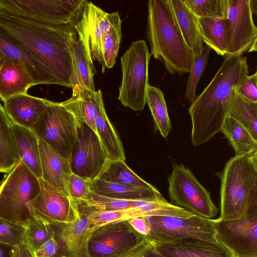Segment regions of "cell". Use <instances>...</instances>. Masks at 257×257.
Instances as JSON below:
<instances>
[{"label":"cell","instance_id":"cell-11","mask_svg":"<svg viewBox=\"0 0 257 257\" xmlns=\"http://www.w3.org/2000/svg\"><path fill=\"white\" fill-rule=\"evenodd\" d=\"M77 139L69 159L71 170L88 181L97 179L109 160L97 134L85 123L77 124Z\"/></svg>","mask_w":257,"mask_h":257},{"label":"cell","instance_id":"cell-38","mask_svg":"<svg viewBox=\"0 0 257 257\" xmlns=\"http://www.w3.org/2000/svg\"><path fill=\"white\" fill-rule=\"evenodd\" d=\"M211 50L206 45L199 54L193 57L185 93V99L190 103L196 97L197 86L207 65Z\"/></svg>","mask_w":257,"mask_h":257},{"label":"cell","instance_id":"cell-44","mask_svg":"<svg viewBox=\"0 0 257 257\" xmlns=\"http://www.w3.org/2000/svg\"><path fill=\"white\" fill-rule=\"evenodd\" d=\"M61 244L56 235L45 242L34 251V257H58V252Z\"/></svg>","mask_w":257,"mask_h":257},{"label":"cell","instance_id":"cell-7","mask_svg":"<svg viewBox=\"0 0 257 257\" xmlns=\"http://www.w3.org/2000/svg\"><path fill=\"white\" fill-rule=\"evenodd\" d=\"M151 242L127 220L95 229L88 242V257H137Z\"/></svg>","mask_w":257,"mask_h":257},{"label":"cell","instance_id":"cell-40","mask_svg":"<svg viewBox=\"0 0 257 257\" xmlns=\"http://www.w3.org/2000/svg\"><path fill=\"white\" fill-rule=\"evenodd\" d=\"M83 201L93 210L111 211L124 210L137 207V200H125L100 195L90 191Z\"/></svg>","mask_w":257,"mask_h":257},{"label":"cell","instance_id":"cell-3","mask_svg":"<svg viewBox=\"0 0 257 257\" xmlns=\"http://www.w3.org/2000/svg\"><path fill=\"white\" fill-rule=\"evenodd\" d=\"M146 36L151 55L168 72L181 75L189 72L193 55L186 45L166 0L148 2Z\"/></svg>","mask_w":257,"mask_h":257},{"label":"cell","instance_id":"cell-42","mask_svg":"<svg viewBox=\"0 0 257 257\" xmlns=\"http://www.w3.org/2000/svg\"><path fill=\"white\" fill-rule=\"evenodd\" d=\"M90 181L71 174L69 181V196L74 201L84 200L90 192Z\"/></svg>","mask_w":257,"mask_h":257},{"label":"cell","instance_id":"cell-1","mask_svg":"<svg viewBox=\"0 0 257 257\" xmlns=\"http://www.w3.org/2000/svg\"><path fill=\"white\" fill-rule=\"evenodd\" d=\"M0 28L32 53L55 84L71 87V48L78 39L72 25L48 24L0 11Z\"/></svg>","mask_w":257,"mask_h":257},{"label":"cell","instance_id":"cell-37","mask_svg":"<svg viewBox=\"0 0 257 257\" xmlns=\"http://www.w3.org/2000/svg\"><path fill=\"white\" fill-rule=\"evenodd\" d=\"M121 23L113 25L104 34L102 45V73L106 68H111L114 65L121 40Z\"/></svg>","mask_w":257,"mask_h":257},{"label":"cell","instance_id":"cell-24","mask_svg":"<svg viewBox=\"0 0 257 257\" xmlns=\"http://www.w3.org/2000/svg\"><path fill=\"white\" fill-rule=\"evenodd\" d=\"M178 29L193 57L204 48L197 18L186 7L183 0H166Z\"/></svg>","mask_w":257,"mask_h":257},{"label":"cell","instance_id":"cell-31","mask_svg":"<svg viewBox=\"0 0 257 257\" xmlns=\"http://www.w3.org/2000/svg\"><path fill=\"white\" fill-rule=\"evenodd\" d=\"M233 148L235 155L257 152V140L248 130L232 117L227 116L221 129Z\"/></svg>","mask_w":257,"mask_h":257},{"label":"cell","instance_id":"cell-27","mask_svg":"<svg viewBox=\"0 0 257 257\" xmlns=\"http://www.w3.org/2000/svg\"><path fill=\"white\" fill-rule=\"evenodd\" d=\"M13 128L20 160L36 177L41 178L39 139L31 129L14 123Z\"/></svg>","mask_w":257,"mask_h":257},{"label":"cell","instance_id":"cell-17","mask_svg":"<svg viewBox=\"0 0 257 257\" xmlns=\"http://www.w3.org/2000/svg\"><path fill=\"white\" fill-rule=\"evenodd\" d=\"M75 201L79 210L78 218L72 223L53 224L57 237L69 256L88 257V242L93 232L88 217L89 207L82 200Z\"/></svg>","mask_w":257,"mask_h":257},{"label":"cell","instance_id":"cell-18","mask_svg":"<svg viewBox=\"0 0 257 257\" xmlns=\"http://www.w3.org/2000/svg\"><path fill=\"white\" fill-rule=\"evenodd\" d=\"M153 244L165 257H235L218 241L189 238Z\"/></svg>","mask_w":257,"mask_h":257},{"label":"cell","instance_id":"cell-9","mask_svg":"<svg viewBox=\"0 0 257 257\" xmlns=\"http://www.w3.org/2000/svg\"><path fill=\"white\" fill-rule=\"evenodd\" d=\"M77 122L60 103L47 100L38 121L31 129L63 157L69 160L77 139Z\"/></svg>","mask_w":257,"mask_h":257},{"label":"cell","instance_id":"cell-49","mask_svg":"<svg viewBox=\"0 0 257 257\" xmlns=\"http://www.w3.org/2000/svg\"><path fill=\"white\" fill-rule=\"evenodd\" d=\"M6 60V57L0 51V70Z\"/></svg>","mask_w":257,"mask_h":257},{"label":"cell","instance_id":"cell-14","mask_svg":"<svg viewBox=\"0 0 257 257\" xmlns=\"http://www.w3.org/2000/svg\"><path fill=\"white\" fill-rule=\"evenodd\" d=\"M250 0H227L228 46L226 55H241L257 41Z\"/></svg>","mask_w":257,"mask_h":257},{"label":"cell","instance_id":"cell-51","mask_svg":"<svg viewBox=\"0 0 257 257\" xmlns=\"http://www.w3.org/2000/svg\"><path fill=\"white\" fill-rule=\"evenodd\" d=\"M58 257H70V256L62 255V256H58Z\"/></svg>","mask_w":257,"mask_h":257},{"label":"cell","instance_id":"cell-43","mask_svg":"<svg viewBox=\"0 0 257 257\" xmlns=\"http://www.w3.org/2000/svg\"><path fill=\"white\" fill-rule=\"evenodd\" d=\"M235 92L244 99L257 103V72L247 75L235 87Z\"/></svg>","mask_w":257,"mask_h":257},{"label":"cell","instance_id":"cell-15","mask_svg":"<svg viewBox=\"0 0 257 257\" xmlns=\"http://www.w3.org/2000/svg\"><path fill=\"white\" fill-rule=\"evenodd\" d=\"M40 191L30 203V210L35 218L50 224H69L79 216L75 201L55 189L42 178Z\"/></svg>","mask_w":257,"mask_h":257},{"label":"cell","instance_id":"cell-45","mask_svg":"<svg viewBox=\"0 0 257 257\" xmlns=\"http://www.w3.org/2000/svg\"><path fill=\"white\" fill-rule=\"evenodd\" d=\"M133 228L140 234L147 237L150 233L151 224L148 216H140L127 220Z\"/></svg>","mask_w":257,"mask_h":257},{"label":"cell","instance_id":"cell-2","mask_svg":"<svg viewBox=\"0 0 257 257\" xmlns=\"http://www.w3.org/2000/svg\"><path fill=\"white\" fill-rule=\"evenodd\" d=\"M215 75L196 96L189 108L192 122L191 142L194 147L207 142L220 132L227 116L232 93L248 75L246 57L225 55Z\"/></svg>","mask_w":257,"mask_h":257},{"label":"cell","instance_id":"cell-26","mask_svg":"<svg viewBox=\"0 0 257 257\" xmlns=\"http://www.w3.org/2000/svg\"><path fill=\"white\" fill-rule=\"evenodd\" d=\"M90 189L100 195L120 200H138L163 197L157 188L138 187L99 179L91 181Z\"/></svg>","mask_w":257,"mask_h":257},{"label":"cell","instance_id":"cell-23","mask_svg":"<svg viewBox=\"0 0 257 257\" xmlns=\"http://www.w3.org/2000/svg\"><path fill=\"white\" fill-rule=\"evenodd\" d=\"M35 84L26 67L20 62L6 59L0 70V99L5 102L16 95L28 93Z\"/></svg>","mask_w":257,"mask_h":257},{"label":"cell","instance_id":"cell-5","mask_svg":"<svg viewBox=\"0 0 257 257\" xmlns=\"http://www.w3.org/2000/svg\"><path fill=\"white\" fill-rule=\"evenodd\" d=\"M40 191L39 179L20 160L0 185V217L26 227L33 216L30 203Z\"/></svg>","mask_w":257,"mask_h":257},{"label":"cell","instance_id":"cell-25","mask_svg":"<svg viewBox=\"0 0 257 257\" xmlns=\"http://www.w3.org/2000/svg\"><path fill=\"white\" fill-rule=\"evenodd\" d=\"M71 55L72 67L71 88L72 94L85 88L96 91L93 77L96 71L83 43L78 38L71 48Z\"/></svg>","mask_w":257,"mask_h":257},{"label":"cell","instance_id":"cell-10","mask_svg":"<svg viewBox=\"0 0 257 257\" xmlns=\"http://www.w3.org/2000/svg\"><path fill=\"white\" fill-rule=\"evenodd\" d=\"M151 232L146 237L153 243H168L184 239L217 242L213 219L196 215L189 217L148 216Z\"/></svg>","mask_w":257,"mask_h":257},{"label":"cell","instance_id":"cell-41","mask_svg":"<svg viewBox=\"0 0 257 257\" xmlns=\"http://www.w3.org/2000/svg\"><path fill=\"white\" fill-rule=\"evenodd\" d=\"M25 227L0 217V243L12 246L26 244Z\"/></svg>","mask_w":257,"mask_h":257},{"label":"cell","instance_id":"cell-50","mask_svg":"<svg viewBox=\"0 0 257 257\" xmlns=\"http://www.w3.org/2000/svg\"><path fill=\"white\" fill-rule=\"evenodd\" d=\"M257 41H255L250 46L249 50H248V52H252L256 51L257 49Z\"/></svg>","mask_w":257,"mask_h":257},{"label":"cell","instance_id":"cell-48","mask_svg":"<svg viewBox=\"0 0 257 257\" xmlns=\"http://www.w3.org/2000/svg\"><path fill=\"white\" fill-rule=\"evenodd\" d=\"M12 246L0 243V257H10Z\"/></svg>","mask_w":257,"mask_h":257},{"label":"cell","instance_id":"cell-36","mask_svg":"<svg viewBox=\"0 0 257 257\" xmlns=\"http://www.w3.org/2000/svg\"><path fill=\"white\" fill-rule=\"evenodd\" d=\"M56 235L53 224H50L32 216L25 227L26 244L34 252L45 242Z\"/></svg>","mask_w":257,"mask_h":257},{"label":"cell","instance_id":"cell-28","mask_svg":"<svg viewBox=\"0 0 257 257\" xmlns=\"http://www.w3.org/2000/svg\"><path fill=\"white\" fill-rule=\"evenodd\" d=\"M20 160L13 123L0 101V173H8Z\"/></svg>","mask_w":257,"mask_h":257},{"label":"cell","instance_id":"cell-30","mask_svg":"<svg viewBox=\"0 0 257 257\" xmlns=\"http://www.w3.org/2000/svg\"><path fill=\"white\" fill-rule=\"evenodd\" d=\"M96 134L104 148L108 160L125 161L122 144L110 121L103 106L95 119Z\"/></svg>","mask_w":257,"mask_h":257},{"label":"cell","instance_id":"cell-33","mask_svg":"<svg viewBox=\"0 0 257 257\" xmlns=\"http://www.w3.org/2000/svg\"><path fill=\"white\" fill-rule=\"evenodd\" d=\"M227 116L239 122L257 140V103L232 93Z\"/></svg>","mask_w":257,"mask_h":257},{"label":"cell","instance_id":"cell-16","mask_svg":"<svg viewBox=\"0 0 257 257\" xmlns=\"http://www.w3.org/2000/svg\"><path fill=\"white\" fill-rule=\"evenodd\" d=\"M86 0H26L25 16L30 20L55 25L74 26L80 19Z\"/></svg>","mask_w":257,"mask_h":257},{"label":"cell","instance_id":"cell-22","mask_svg":"<svg viewBox=\"0 0 257 257\" xmlns=\"http://www.w3.org/2000/svg\"><path fill=\"white\" fill-rule=\"evenodd\" d=\"M48 99L28 93L14 96L4 102L12 122L31 129L40 117Z\"/></svg>","mask_w":257,"mask_h":257},{"label":"cell","instance_id":"cell-47","mask_svg":"<svg viewBox=\"0 0 257 257\" xmlns=\"http://www.w3.org/2000/svg\"><path fill=\"white\" fill-rule=\"evenodd\" d=\"M137 257H165L155 248L151 242Z\"/></svg>","mask_w":257,"mask_h":257},{"label":"cell","instance_id":"cell-39","mask_svg":"<svg viewBox=\"0 0 257 257\" xmlns=\"http://www.w3.org/2000/svg\"><path fill=\"white\" fill-rule=\"evenodd\" d=\"M197 18L226 17L227 0H183Z\"/></svg>","mask_w":257,"mask_h":257},{"label":"cell","instance_id":"cell-21","mask_svg":"<svg viewBox=\"0 0 257 257\" xmlns=\"http://www.w3.org/2000/svg\"><path fill=\"white\" fill-rule=\"evenodd\" d=\"M60 104L74 116L77 124L84 122L96 133L95 119L104 106L100 89L95 91L86 88L81 89Z\"/></svg>","mask_w":257,"mask_h":257},{"label":"cell","instance_id":"cell-19","mask_svg":"<svg viewBox=\"0 0 257 257\" xmlns=\"http://www.w3.org/2000/svg\"><path fill=\"white\" fill-rule=\"evenodd\" d=\"M42 171L41 178L69 196V181L72 174L70 161L58 154L50 146L39 139Z\"/></svg>","mask_w":257,"mask_h":257},{"label":"cell","instance_id":"cell-20","mask_svg":"<svg viewBox=\"0 0 257 257\" xmlns=\"http://www.w3.org/2000/svg\"><path fill=\"white\" fill-rule=\"evenodd\" d=\"M0 51L6 57L20 62L28 71L35 85L55 84L50 75L32 53L0 28Z\"/></svg>","mask_w":257,"mask_h":257},{"label":"cell","instance_id":"cell-34","mask_svg":"<svg viewBox=\"0 0 257 257\" xmlns=\"http://www.w3.org/2000/svg\"><path fill=\"white\" fill-rule=\"evenodd\" d=\"M146 103L151 110L155 130L166 139L172 130V125L163 93L159 88L149 85Z\"/></svg>","mask_w":257,"mask_h":257},{"label":"cell","instance_id":"cell-12","mask_svg":"<svg viewBox=\"0 0 257 257\" xmlns=\"http://www.w3.org/2000/svg\"><path fill=\"white\" fill-rule=\"evenodd\" d=\"M217 241L235 257H257V211L229 220L213 219Z\"/></svg>","mask_w":257,"mask_h":257},{"label":"cell","instance_id":"cell-4","mask_svg":"<svg viewBox=\"0 0 257 257\" xmlns=\"http://www.w3.org/2000/svg\"><path fill=\"white\" fill-rule=\"evenodd\" d=\"M218 175L221 181L219 219H239L257 211V152L235 155Z\"/></svg>","mask_w":257,"mask_h":257},{"label":"cell","instance_id":"cell-6","mask_svg":"<svg viewBox=\"0 0 257 257\" xmlns=\"http://www.w3.org/2000/svg\"><path fill=\"white\" fill-rule=\"evenodd\" d=\"M151 56L146 42L138 40L133 42L120 58L122 77L118 99L134 110H143L146 103Z\"/></svg>","mask_w":257,"mask_h":257},{"label":"cell","instance_id":"cell-29","mask_svg":"<svg viewBox=\"0 0 257 257\" xmlns=\"http://www.w3.org/2000/svg\"><path fill=\"white\" fill-rule=\"evenodd\" d=\"M203 42L218 55L225 56L228 46L227 20L225 17L197 18Z\"/></svg>","mask_w":257,"mask_h":257},{"label":"cell","instance_id":"cell-35","mask_svg":"<svg viewBox=\"0 0 257 257\" xmlns=\"http://www.w3.org/2000/svg\"><path fill=\"white\" fill-rule=\"evenodd\" d=\"M89 207L88 217L93 231L105 225L127 220L135 217L145 216L138 207L111 211H99Z\"/></svg>","mask_w":257,"mask_h":257},{"label":"cell","instance_id":"cell-8","mask_svg":"<svg viewBox=\"0 0 257 257\" xmlns=\"http://www.w3.org/2000/svg\"><path fill=\"white\" fill-rule=\"evenodd\" d=\"M168 180L171 204L197 216L207 219L216 216L218 209L210 192L189 168L182 164L174 163Z\"/></svg>","mask_w":257,"mask_h":257},{"label":"cell","instance_id":"cell-13","mask_svg":"<svg viewBox=\"0 0 257 257\" xmlns=\"http://www.w3.org/2000/svg\"><path fill=\"white\" fill-rule=\"evenodd\" d=\"M120 21L118 12L108 13L88 2L81 18L73 27L93 62L97 61L101 64L103 36L113 25Z\"/></svg>","mask_w":257,"mask_h":257},{"label":"cell","instance_id":"cell-46","mask_svg":"<svg viewBox=\"0 0 257 257\" xmlns=\"http://www.w3.org/2000/svg\"><path fill=\"white\" fill-rule=\"evenodd\" d=\"M10 257H34L33 252L27 244L12 246Z\"/></svg>","mask_w":257,"mask_h":257},{"label":"cell","instance_id":"cell-32","mask_svg":"<svg viewBox=\"0 0 257 257\" xmlns=\"http://www.w3.org/2000/svg\"><path fill=\"white\" fill-rule=\"evenodd\" d=\"M97 179L109 182L117 183L138 187L154 189L156 188L147 182L122 160H109Z\"/></svg>","mask_w":257,"mask_h":257}]
</instances>
